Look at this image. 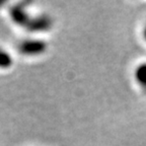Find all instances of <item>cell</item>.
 Returning a JSON list of instances; mask_svg holds the SVG:
<instances>
[{"label": "cell", "instance_id": "3957f363", "mask_svg": "<svg viewBox=\"0 0 146 146\" xmlns=\"http://www.w3.org/2000/svg\"><path fill=\"white\" fill-rule=\"evenodd\" d=\"M143 34H144V38H145V40H146V27H145V29H144Z\"/></svg>", "mask_w": 146, "mask_h": 146}, {"label": "cell", "instance_id": "6da1fadb", "mask_svg": "<svg viewBox=\"0 0 146 146\" xmlns=\"http://www.w3.org/2000/svg\"><path fill=\"white\" fill-rule=\"evenodd\" d=\"M46 49V45L42 42H33V43L23 44V51L29 54H40L43 53Z\"/></svg>", "mask_w": 146, "mask_h": 146}, {"label": "cell", "instance_id": "7a4b0ae2", "mask_svg": "<svg viewBox=\"0 0 146 146\" xmlns=\"http://www.w3.org/2000/svg\"><path fill=\"white\" fill-rule=\"evenodd\" d=\"M135 77L137 82L141 85L142 87L146 88V63L141 64L138 66L135 71Z\"/></svg>", "mask_w": 146, "mask_h": 146}]
</instances>
